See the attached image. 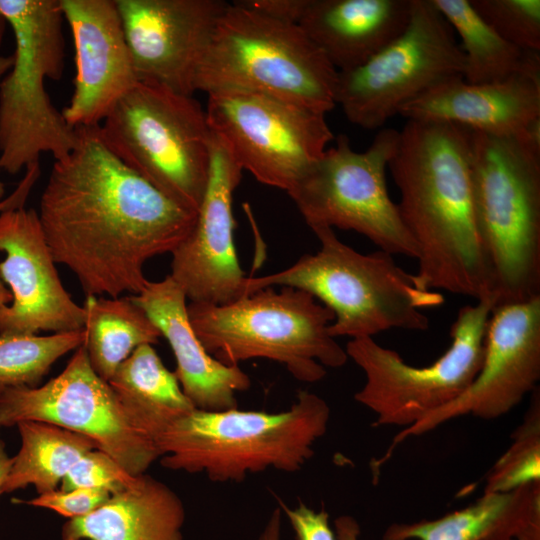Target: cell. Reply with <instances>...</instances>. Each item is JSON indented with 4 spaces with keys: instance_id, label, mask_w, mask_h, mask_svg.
Returning <instances> with one entry per match:
<instances>
[{
    "instance_id": "cell-1",
    "label": "cell",
    "mask_w": 540,
    "mask_h": 540,
    "mask_svg": "<svg viewBox=\"0 0 540 540\" xmlns=\"http://www.w3.org/2000/svg\"><path fill=\"white\" fill-rule=\"evenodd\" d=\"M71 152L55 160L40 199L41 227L56 263L87 295L140 293L145 263L171 253L192 231L189 210L142 178L103 143L98 126L77 127Z\"/></svg>"
},
{
    "instance_id": "cell-2",
    "label": "cell",
    "mask_w": 540,
    "mask_h": 540,
    "mask_svg": "<svg viewBox=\"0 0 540 540\" xmlns=\"http://www.w3.org/2000/svg\"><path fill=\"white\" fill-rule=\"evenodd\" d=\"M388 170L400 193L401 218L417 246L419 285L494 303L475 219L471 130L407 120Z\"/></svg>"
},
{
    "instance_id": "cell-3",
    "label": "cell",
    "mask_w": 540,
    "mask_h": 540,
    "mask_svg": "<svg viewBox=\"0 0 540 540\" xmlns=\"http://www.w3.org/2000/svg\"><path fill=\"white\" fill-rule=\"evenodd\" d=\"M471 178L494 307L540 296V126L519 136L471 130Z\"/></svg>"
},
{
    "instance_id": "cell-4",
    "label": "cell",
    "mask_w": 540,
    "mask_h": 540,
    "mask_svg": "<svg viewBox=\"0 0 540 540\" xmlns=\"http://www.w3.org/2000/svg\"><path fill=\"white\" fill-rule=\"evenodd\" d=\"M329 419L327 402L306 390L281 412L193 409L160 436L161 464L214 482H240L268 469L297 472L314 455Z\"/></svg>"
},
{
    "instance_id": "cell-5",
    "label": "cell",
    "mask_w": 540,
    "mask_h": 540,
    "mask_svg": "<svg viewBox=\"0 0 540 540\" xmlns=\"http://www.w3.org/2000/svg\"><path fill=\"white\" fill-rule=\"evenodd\" d=\"M312 231L321 244L316 253L302 255L282 271L247 277L244 296L274 285L304 290L333 312L328 327L333 338H373L394 328L429 327L423 311L442 305L441 293L422 288L415 274L383 250L363 254L340 241L331 228Z\"/></svg>"
},
{
    "instance_id": "cell-6",
    "label": "cell",
    "mask_w": 540,
    "mask_h": 540,
    "mask_svg": "<svg viewBox=\"0 0 540 540\" xmlns=\"http://www.w3.org/2000/svg\"><path fill=\"white\" fill-rule=\"evenodd\" d=\"M187 314L205 350L225 365L264 358L284 365L298 381L315 383L325 367L348 360L328 332L333 312L304 290L267 287L222 305L190 302Z\"/></svg>"
},
{
    "instance_id": "cell-7",
    "label": "cell",
    "mask_w": 540,
    "mask_h": 540,
    "mask_svg": "<svg viewBox=\"0 0 540 540\" xmlns=\"http://www.w3.org/2000/svg\"><path fill=\"white\" fill-rule=\"evenodd\" d=\"M338 71L295 24L228 3L199 66L195 89L266 94L325 114L335 105Z\"/></svg>"
},
{
    "instance_id": "cell-8",
    "label": "cell",
    "mask_w": 540,
    "mask_h": 540,
    "mask_svg": "<svg viewBox=\"0 0 540 540\" xmlns=\"http://www.w3.org/2000/svg\"><path fill=\"white\" fill-rule=\"evenodd\" d=\"M15 38L13 64L0 81V170L15 175L76 146L78 132L52 104L45 79L62 78L64 15L60 0H0Z\"/></svg>"
},
{
    "instance_id": "cell-9",
    "label": "cell",
    "mask_w": 540,
    "mask_h": 540,
    "mask_svg": "<svg viewBox=\"0 0 540 540\" xmlns=\"http://www.w3.org/2000/svg\"><path fill=\"white\" fill-rule=\"evenodd\" d=\"M98 131L126 166L198 212L208 182L212 131L193 96L138 82L113 105Z\"/></svg>"
},
{
    "instance_id": "cell-10",
    "label": "cell",
    "mask_w": 540,
    "mask_h": 540,
    "mask_svg": "<svg viewBox=\"0 0 540 540\" xmlns=\"http://www.w3.org/2000/svg\"><path fill=\"white\" fill-rule=\"evenodd\" d=\"M493 308L491 300L461 307L450 329V347L422 367L373 338L351 339L346 354L365 376L354 399L376 415L375 425L405 429L458 398L481 367Z\"/></svg>"
},
{
    "instance_id": "cell-11",
    "label": "cell",
    "mask_w": 540,
    "mask_h": 540,
    "mask_svg": "<svg viewBox=\"0 0 540 540\" xmlns=\"http://www.w3.org/2000/svg\"><path fill=\"white\" fill-rule=\"evenodd\" d=\"M399 131L381 129L364 152L340 134L288 192L311 229L356 231L391 255L417 259V246L387 190Z\"/></svg>"
},
{
    "instance_id": "cell-12",
    "label": "cell",
    "mask_w": 540,
    "mask_h": 540,
    "mask_svg": "<svg viewBox=\"0 0 540 540\" xmlns=\"http://www.w3.org/2000/svg\"><path fill=\"white\" fill-rule=\"evenodd\" d=\"M432 0H412L405 29L362 65L338 72L335 101L364 129L381 128L435 84L463 76L464 54Z\"/></svg>"
},
{
    "instance_id": "cell-13",
    "label": "cell",
    "mask_w": 540,
    "mask_h": 540,
    "mask_svg": "<svg viewBox=\"0 0 540 540\" xmlns=\"http://www.w3.org/2000/svg\"><path fill=\"white\" fill-rule=\"evenodd\" d=\"M207 95L209 127L242 170L287 193L334 138L325 114L296 103L237 89Z\"/></svg>"
},
{
    "instance_id": "cell-14",
    "label": "cell",
    "mask_w": 540,
    "mask_h": 540,
    "mask_svg": "<svg viewBox=\"0 0 540 540\" xmlns=\"http://www.w3.org/2000/svg\"><path fill=\"white\" fill-rule=\"evenodd\" d=\"M41 421L93 440L133 476L161 458L156 441L128 415L110 384L91 367L84 345L42 386L0 387V428Z\"/></svg>"
},
{
    "instance_id": "cell-15",
    "label": "cell",
    "mask_w": 540,
    "mask_h": 540,
    "mask_svg": "<svg viewBox=\"0 0 540 540\" xmlns=\"http://www.w3.org/2000/svg\"><path fill=\"white\" fill-rule=\"evenodd\" d=\"M540 380V296L494 307L488 321L481 367L469 387L449 404L398 433L384 463L397 445L461 416L499 418L532 393Z\"/></svg>"
},
{
    "instance_id": "cell-16",
    "label": "cell",
    "mask_w": 540,
    "mask_h": 540,
    "mask_svg": "<svg viewBox=\"0 0 540 540\" xmlns=\"http://www.w3.org/2000/svg\"><path fill=\"white\" fill-rule=\"evenodd\" d=\"M138 82L193 96L222 0H116Z\"/></svg>"
},
{
    "instance_id": "cell-17",
    "label": "cell",
    "mask_w": 540,
    "mask_h": 540,
    "mask_svg": "<svg viewBox=\"0 0 540 540\" xmlns=\"http://www.w3.org/2000/svg\"><path fill=\"white\" fill-rule=\"evenodd\" d=\"M242 168L224 141L212 132L210 168L196 223L172 252V279L190 302L216 305L244 296L245 276L234 244L233 193Z\"/></svg>"
},
{
    "instance_id": "cell-18",
    "label": "cell",
    "mask_w": 540,
    "mask_h": 540,
    "mask_svg": "<svg viewBox=\"0 0 540 540\" xmlns=\"http://www.w3.org/2000/svg\"><path fill=\"white\" fill-rule=\"evenodd\" d=\"M0 278L12 301L0 307V335L83 329L85 311L65 290L39 215L24 207L0 213Z\"/></svg>"
},
{
    "instance_id": "cell-19",
    "label": "cell",
    "mask_w": 540,
    "mask_h": 540,
    "mask_svg": "<svg viewBox=\"0 0 540 540\" xmlns=\"http://www.w3.org/2000/svg\"><path fill=\"white\" fill-rule=\"evenodd\" d=\"M74 50V90L62 110L73 128L98 126L138 79L116 0H60Z\"/></svg>"
},
{
    "instance_id": "cell-20",
    "label": "cell",
    "mask_w": 540,
    "mask_h": 540,
    "mask_svg": "<svg viewBox=\"0 0 540 540\" xmlns=\"http://www.w3.org/2000/svg\"><path fill=\"white\" fill-rule=\"evenodd\" d=\"M399 114L407 120L446 122L495 136H519L540 126V72L482 84L453 76L406 103Z\"/></svg>"
},
{
    "instance_id": "cell-21",
    "label": "cell",
    "mask_w": 540,
    "mask_h": 540,
    "mask_svg": "<svg viewBox=\"0 0 540 540\" xmlns=\"http://www.w3.org/2000/svg\"><path fill=\"white\" fill-rule=\"evenodd\" d=\"M130 297L170 344L177 364L174 373L193 407L203 411L237 408L236 393L248 390L251 380L239 365H225L205 350L189 322L186 295L172 277L148 280L140 293Z\"/></svg>"
},
{
    "instance_id": "cell-22",
    "label": "cell",
    "mask_w": 540,
    "mask_h": 540,
    "mask_svg": "<svg viewBox=\"0 0 540 540\" xmlns=\"http://www.w3.org/2000/svg\"><path fill=\"white\" fill-rule=\"evenodd\" d=\"M336 540H359L357 522L335 521ZM540 540V482L505 493L484 492L469 506L440 518L394 523L382 540Z\"/></svg>"
},
{
    "instance_id": "cell-23",
    "label": "cell",
    "mask_w": 540,
    "mask_h": 540,
    "mask_svg": "<svg viewBox=\"0 0 540 540\" xmlns=\"http://www.w3.org/2000/svg\"><path fill=\"white\" fill-rule=\"evenodd\" d=\"M412 0H309L298 26L338 71L354 69L407 26Z\"/></svg>"
},
{
    "instance_id": "cell-24",
    "label": "cell",
    "mask_w": 540,
    "mask_h": 540,
    "mask_svg": "<svg viewBox=\"0 0 540 540\" xmlns=\"http://www.w3.org/2000/svg\"><path fill=\"white\" fill-rule=\"evenodd\" d=\"M185 509L163 482L143 474L86 516L69 519L61 540H184Z\"/></svg>"
},
{
    "instance_id": "cell-25",
    "label": "cell",
    "mask_w": 540,
    "mask_h": 540,
    "mask_svg": "<svg viewBox=\"0 0 540 540\" xmlns=\"http://www.w3.org/2000/svg\"><path fill=\"white\" fill-rule=\"evenodd\" d=\"M108 383L131 419L157 445L173 422L195 409L150 344L137 347Z\"/></svg>"
},
{
    "instance_id": "cell-26",
    "label": "cell",
    "mask_w": 540,
    "mask_h": 540,
    "mask_svg": "<svg viewBox=\"0 0 540 540\" xmlns=\"http://www.w3.org/2000/svg\"><path fill=\"white\" fill-rule=\"evenodd\" d=\"M83 308V345L92 369L107 382L137 347L156 344L162 337L151 318L130 296L87 295Z\"/></svg>"
},
{
    "instance_id": "cell-27",
    "label": "cell",
    "mask_w": 540,
    "mask_h": 540,
    "mask_svg": "<svg viewBox=\"0 0 540 540\" xmlns=\"http://www.w3.org/2000/svg\"><path fill=\"white\" fill-rule=\"evenodd\" d=\"M432 1L461 40L466 82L493 83L519 73L540 72V53L524 51L506 41L469 0Z\"/></svg>"
},
{
    "instance_id": "cell-28",
    "label": "cell",
    "mask_w": 540,
    "mask_h": 540,
    "mask_svg": "<svg viewBox=\"0 0 540 540\" xmlns=\"http://www.w3.org/2000/svg\"><path fill=\"white\" fill-rule=\"evenodd\" d=\"M21 446L12 464L3 492L33 485L38 494L57 490V486L87 452L98 449L86 436L56 425L26 420L17 425Z\"/></svg>"
},
{
    "instance_id": "cell-29",
    "label": "cell",
    "mask_w": 540,
    "mask_h": 540,
    "mask_svg": "<svg viewBox=\"0 0 540 540\" xmlns=\"http://www.w3.org/2000/svg\"><path fill=\"white\" fill-rule=\"evenodd\" d=\"M84 341V328L47 336L0 335V387H37L60 357Z\"/></svg>"
},
{
    "instance_id": "cell-30",
    "label": "cell",
    "mask_w": 540,
    "mask_h": 540,
    "mask_svg": "<svg viewBox=\"0 0 540 540\" xmlns=\"http://www.w3.org/2000/svg\"><path fill=\"white\" fill-rule=\"evenodd\" d=\"M507 450L487 474L484 492L505 493L540 482V396L537 387Z\"/></svg>"
},
{
    "instance_id": "cell-31",
    "label": "cell",
    "mask_w": 540,
    "mask_h": 540,
    "mask_svg": "<svg viewBox=\"0 0 540 540\" xmlns=\"http://www.w3.org/2000/svg\"><path fill=\"white\" fill-rule=\"evenodd\" d=\"M476 12L506 41L540 53V0H469Z\"/></svg>"
},
{
    "instance_id": "cell-32",
    "label": "cell",
    "mask_w": 540,
    "mask_h": 540,
    "mask_svg": "<svg viewBox=\"0 0 540 540\" xmlns=\"http://www.w3.org/2000/svg\"><path fill=\"white\" fill-rule=\"evenodd\" d=\"M140 476L128 473L104 451L93 449L84 454L68 471L60 483V490L103 489L113 495L133 487Z\"/></svg>"
},
{
    "instance_id": "cell-33",
    "label": "cell",
    "mask_w": 540,
    "mask_h": 540,
    "mask_svg": "<svg viewBox=\"0 0 540 540\" xmlns=\"http://www.w3.org/2000/svg\"><path fill=\"white\" fill-rule=\"evenodd\" d=\"M111 494L103 489L76 488L68 491L54 490L39 494L36 498L28 501L17 502L28 505L47 508L69 518H79L88 515L102 506Z\"/></svg>"
},
{
    "instance_id": "cell-34",
    "label": "cell",
    "mask_w": 540,
    "mask_h": 540,
    "mask_svg": "<svg viewBox=\"0 0 540 540\" xmlns=\"http://www.w3.org/2000/svg\"><path fill=\"white\" fill-rule=\"evenodd\" d=\"M278 506L287 517L297 540H336L325 510L316 511L303 502L291 508L279 501Z\"/></svg>"
},
{
    "instance_id": "cell-35",
    "label": "cell",
    "mask_w": 540,
    "mask_h": 540,
    "mask_svg": "<svg viewBox=\"0 0 540 540\" xmlns=\"http://www.w3.org/2000/svg\"><path fill=\"white\" fill-rule=\"evenodd\" d=\"M239 2L275 20L298 25L309 0H242Z\"/></svg>"
},
{
    "instance_id": "cell-36",
    "label": "cell",
    "mask_w": 540,
    "mask_h": 540,
    "mask_svg": "<svg viewBox=\"0 0 540 540\" xmlns=\"http://www.w3.org/2000/svg\"><path fill=\"white\" fill-rule=\"evenodd\" d=\"M40 176V165L39 163L34 164L26 168V172L21 182L13 193L0 201V213L10 209H16L23 207L33 185L36 183Z\"/></svg>"
},
{
    "instance_id": "cell-37",
    "label": "cell",
    "mask_w": 540,
    "mask_h": 540,
    "mask_svg": "<svg viewBox=\"0 0 540 540\" xmlns=\"http://www.w3.org/2000/svg\"><path fill=\"white\" fill-rule=\"evenodd\" d=\"M282 511L278 506L269 516L258 540H281Z\"/></svg>"
},
{
    "instance_id": "cell-38",
    "label": "cell",
    "mask_w": 540,
    "mask_h": 540,
    "mask_svg": "<svg viewBox=\"0 0 540 540\" xmlns=\"http://www.w3.org/2000/svg\"><path fill=\"white\" fill-rule=\"evenodd\" d=\"M12 464V457H9L5 449V444L0 438V494L3 492V486Z\"/></svg>"
},
{
    "instance_id": "cell-39",
    "label": "cell",
    "mask_w": 540,
    "mask_h": 540,
    "mask_svg": "<svg viewBox=\"0 0 540 540\" xmlns=\"http://www.w3.org/2000/svg\"><path fill=\"white\" fill-rule=\"evenodd\" d=\"M13 64V55L0 56V81L2 77L10 70ZM5 193V185L0 181V199Z\"/></svg>"
},
{
    "instance_id": "cell-40",
    "label": "cell",
    "mask_w": 540,
    "mask_h": 540,
    "mask_svg": "<svg viewBox=\"0 0 540 540\" xmlns=\"http://www.w3.org/2000/svg\"><path fill=\"white\" fill-rule=\"evenodd\" d=\"M12 301V294L10 290H8L4 284L3 281L0 278V307L10 304Z\"/></svg>"
},
{
    "instance_id": "cell-41",
    "label": "cell",
    "mask_w": 540,
    "mask_h": 540,
    "mask_svg": "<svg viewBox=\"0 0 540 540\" xmlns=\"http://www.w3.org/2000/svg\"><path fill=\"white\" fill-rule=\"evenodd\" d=\"M7 25H8L7 20H6L5 17L0 13V46H1V44H2V41H3V38H4V34H5V30H6Z\"/></svg>"
},
{
    "instance_id": "cell-42",
    "label": "cell",
    "mask_w": 540,
    "mask_h": 540,
    "mask_svg": "<svg viewBox=\"0 0 540 540\" xmlns=\"http://www.w3.org/2000/svg\"><path fill=\"white\" fill-rule=\"evenodd\" d=\"M510 540H515V539H510Z\"/></svg>"
}]
</instances>
